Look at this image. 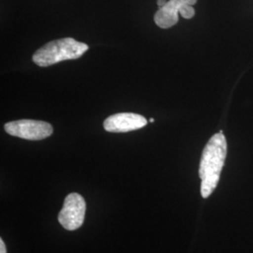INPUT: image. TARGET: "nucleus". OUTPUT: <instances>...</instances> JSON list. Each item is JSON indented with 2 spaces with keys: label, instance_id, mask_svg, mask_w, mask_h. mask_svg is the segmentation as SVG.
<instances>
[{
  "label": "nucleus",
  "instance_id": "f257e3e1",
  "mask_svg": "<svg viewBox=\"0 0 253 253\" xmlns=\"http://www.w3.org/2000/svg\"><path fill=\"white\" fill-rule=\"evenodd\" d=\"M227 156V141L222 131L210 138L200 162L201 195L208 198L217 188Z\"/></svg>",
  "mask_w": 253,
  "mask_h": 253
},
{
  "label": "nucleus",
  "instance_id": "9d476101",
  "mask_svg": "<svg viewBox=\"0 0 253 253\" xmlns=\"http://www.w3.org/2000/svg\"><path fill=\"white\" fill-rule=\"evenodd\" d=\"M154 121H155L154 118H150V119H149V122H154Z\"/></svg>",
  "mask_w": 253,
  "mask_h": 253
},
{
  "label": "nucleus",
  "instance_id": "0eeeda50",
  "mask_svg": "<svg viewBox=\"0 0 253 253\" xmlns=\"http://www.w3.org/2000/svg\"><path fill=\"white\" fill-rule=\"evenodd\" d=\"M179 13L185 19H191L195 15V9H193L192 5H185L181 8Z\"/></svg>",
  "mask_w": 253,
  "mask_h": 253
},
{
  "label": "nucleus",
  "instance_id": "423d86ee",
  "mask_svg": "<svg viewBox=\"0 0 253 253\" xmlns=\"http://www.w3.org/2000/svg\"><path fill=\"white\" fill-rule=\"evenodd\" d=\"M197 0H169L160 8L154 15V21L157 26L163 29L173 27L178 22V13L185 5H194Z\"/></svg>",
  "mask_w": 253,
  "mask_h": 253
},
{
  "label": "nucleus",
  "instance_id": "20e7f679",
  "mask_svg": "<svg viewBox=\"0 0 253 253\" xmlns=\"http://www.w3.org/2000/svg\"><path fill=\"white\" fill-rule=\"evenodd\" d=\"M85 210L86 205L83 196L75 192L70 193L58 214V221L66 230L74 231L83 225Z\"/></svg>",
  "mask_w": 253,
  "mask_h": 253
},
{
  "label": "nucleus",
  "instance_id": "1a4fd4ad",
  "mask_svg": "<svg viewBox=\"0 0 253 253\" xmlns=\"http://www.w3.org/2000/svg\"><path fill=\"white\" fill-rule=\"evenodd\" d=\"M166 3H167V0H157V4L159 6V9L163 8Z\"/></svg>",
  "mask_w": 253,
  "mask_h": 253
},
{
  "label": "nucleus",
  "instance_id": "f03ea898",
  "mask_svg": "<svg viewBox=\"0 0 253 253\" xmlns=\"http://www.w3.org/2000/svg\"><path fill=\"white\" fill-rule=\"evenodd\" d=\"M88 50V45L72 38L53 41L42 46L33 54V61L40 67H49L54 64L77 59Z\"/></svg>",
  "mask_w": 253,
  "mask_h": 253
},
{
  "label": "nucleus",
  "instance_id": "7ed1b4c3",
  "mask_svg": "<svg viewBox=\"0 0 253 253\" xmlns=\"http://www.w3.org/2000/svg\"><path fill=\"white\" fill-rule=\"evenodd\" d=\"M4 128L9 135L31 141L43 140L52 135L54 131L51 124L32 119H21L8 122L5 124Z\"/></svg>",
  "mask_w": 253,
  "mask_h": 253
},
{
  "label": "nucleus",
  "instance_id": "6e6552de",
  "mask_svg": "<svg viewBox=\"0 0 253 253\" xmlns=\"http://www.w3.org/2000/svg\"><path fill=\"white\" fill-rule=\"evenodd\" d=\"M0 253H7L6 246L2 239H0Z\"/></svg>",
  "mask_w": 253,
  "mask_h": 253
},
{
  "label": "nucleus",
  "instance_id": "39448f33",
  "mask_svg": "<svg viewBox=\"0 0 253 253\" xmlns=\"http://www.w3.org/2000/svg\"><path fill=\"white\" fill-rule=\"evenodd\" d=\"M147 125V120L134 113H120L106 118L103 127L108 132H128Z\"/></svg>",
  "mask_w": 253,
  "mask_h": 253
}]
</instances>
